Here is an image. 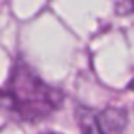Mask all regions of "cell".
<instances>
[{"label":"cell","mask_w":134,"mask_h":134,"mask_svg":"<svg viewBox=\"0 0 134 134\" xmlns=\"http://www.w3.org/2000/svg\"><path fill=\"white\" fill-rule=\"evenodd\" d=\"M0 102L19 121L39 122L62 107L64 94L46 84L19 56L0 90Z\"/></svg>","instance_id":"cell-1"},{"label":"cell","mask_w":134,"mask_h":134,"mask_svg":"<svg viewBox=\"0 0 134 134\" xmlns=\"http://www.w3.org/2000/svg\"><path fill=\"white\" fill-rule=\"evenodd\" d=\"M95 121L101 134H122L127 125V113L122 108L108 107L95 114Z\"/></svg>","instance_id":"cell-2"},{"label":"cell","mask_w":134,"mask_h":134,"mask_svg":"<svg viewBox=\"0 0 134 134\" xmlns=\"http://www.w3.org/2000/svg\"><path fill=\"white\" fill-rule=\"evenodd\" d=\"M45 134H56V133H45Z\"/></svg>","instance_id":"cell-5"},{"label":"cell","mask_w":134,"mask_h":134,"mask_svg":"<svg viewBox=\"0 0 134 134\" xmlns=\"http://www.w3.org/2000/svg\"><path fill=\"white\" fill-rule=\"evenodd\" d=\"M128 88H130L131 91H134V79H133V81L130 82V85H128Z\"/></svg>","instance_id":"cell-4"},{"label":"cell","mask_w":134,"mask_h":134,"mask_svg":"<svg viewBox=\"0 0 134 134\" xmlns=\"http://www.w3.org/2000/svg\"><path fill=\"white\" fill-rule=\"evenodd\" d=\"M76 120L81 127L82 134H101L95 121V114L85 107H78L76 110Z\"/></svg>","instance_id":"cell-3"}]
</instances>
